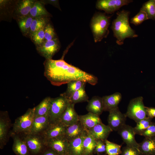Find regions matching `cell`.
<instances>
[{
	"instance_id": "cell-23",
	"label": "cell",
	"mask_w": 155,
	"mask_h": 155,
	"mask_svg": "<svg viewBox=\"0 0 155 155\" xmlns=\"http://www.w3.org/2000/svg\"><path fill=\"white\" fill-rule=\"evenodd\" d=\"M88 102L86 108L89 113L99 116L104 111L102 98L98 96H95L89 100Z\"/></svg>"
},
{
	"instance_id": "cell-12",
	"label": "cell",
	"mask_w": 155,
	"mask_h": 155,
	"mask_svg": "<svg viewBox=\"0 0 155 155\" xmlns=\"http://www.w3.org/2000/svg\"><path fill=\"white\" fill-rule=\"evenodd\" d=\"M107 119L108 125L113 131H118L126 124L127 117L118 107L109 112Z\"/></svg>"
},
{
	"instance_id": "cell-26",
	"label": "cell",
	"mask_w": 155,
	"mask_h": 155,
	"mask_svg": "<svg viewBox=\"0 0 155 155\" xmlns=\"http://www.w3.org/2000/svg\"><path fill=\"white\" fill-rule=\"evenodd\" d=\"M29 15L33 18L42 17H50L51 16L45 9L44 4L41 1L36 0L30 10Z\"/></svg>"
},
{
	"instance_id": "cell-37",
	"label": "cell",
	"mask_w": 155,
	"mask_h": 155,
	"mask_svg": "<svg viewBox=\"0 0 155 155\" xmlns=\"http://www.w3.org/2000/svg\"><path fill=\"white\" fill-rule=\"evenodd\" d=\"M44 33V41L51 40L57 38L54 29L50 22L45 26Z\"/></svg>"
},
{
	"instance_id": "cell-38",
	"label": "cell",
	"mask_w": 155,
	"mask_h": 155,
	"mask_svg": "<svg viewBox=\"0 0 155 155\" xmlns=\"http://www.w3.org/2000/svg\"><path fill=\"white\" fill-rule=\"evenodd\" d=\"M148 19L146 13L140 10L136 15L131 19L130 22L135 25L138 26Z\"/></svg>"
},
{
	"instance_id": "cell-14",
	"label": "cell",
	"mask_w": 155,
	"mask_h": 155,
	"mask_svg": "<svg viewBox=\"0 0 155 155\" xmlns=\"http://www.w3.org/2000/svg\"><path fill=\"white\" fill-rule=\"evenodd\" d=\"M66 127L59 120L51 122L41 135L44 140L64 135Z\"/></svg>"
},
{
	"instance_id": "cell-24",
	"label": "cell",
	"mask_w": 155,
	"mask_h": 155,
	"mask_svg": "<svg viewBox=\"0 0 155 155\" xmlns=\"http://www.w3.org/2000/svg\"><path fill=\"white\" fill-rule=\"evenodd\" d=\"M86 135L78 137L69 141L70 155H83V142Z\"/></svg>"
},
{
	"instance_id": "cell-22",
	"label": "cell",
	"mask_w": 155,
	"mask_h": 155,
	"mask_svg": "<svg viewBox=\"0 0 155 155\" xmlns=\"http://www.w3.org/2000/svg\"><path fill=\"white\" fill-rule=\"evenodd\" d=\"M79 121L86 131L102 123L99 116L89 112L84 115H79Z\"/></svg>"
},
{
	"instance_id": "cell-11",
	"label": "cell",
	"mask_w": 155,
	"mask_h": 155,
	"mask_svg": "<svg viewBox=\"0 0 155 155\" xmlns=\"http://www.w3.org/2000/svg\"><path fill=\"white\" fill-rule=\"evenodd\" d=\"M60 44L57 38L51 40L45 41L40 45L36 46L38 53L46 59H51L59 50Z\"/></svg>"
},
{
	"instance_id": "cell-7",
	"label": "cell",
	"mask_w": 155,
	"mask_h": 155,
	"mask_svg": "<svg viewBox=\"0 0 155 155\" xmlns=\"http://www.w3.org/2000/svg\"><path fill=\"white\" fill-rule=\"evenodd\" d=\"M69 102L62 94L55 98H51L48 116L50 123L58 120L66 109Z\"/></svg>"
},
{
	"instance_id": "cell-16",
	"label": "cell",
	"mask_w": 155,
	"mask_h": 155,
	"mask_svg": "<svg viewBox=\"0 0 155 155\" xmlns=\"http://www.w3.org/2000/svg\"><path fill=\"white\" fill-rule=\"evenodd\" d=\"M113 131L108 125H105L102 123L98 124L87 130V133L95 140L104 141L107 140L109 135Z\"/></svg>"
},
{
	"instance_id": "cell-42",
	"label": "cell",
	"mask_w": 155,
	"mask_h": 155,
	"mask_svg": "<svg viewBox=\"0 0 155 155\" xmlns=\"http://www.w3.org/2000/svg\"><path fill=\"white\" fill-rule=\"evenodd\" d=\"M146 110L147 117L152 119L155 118V108L146 106Z\"/></svg>"
},
{
	"instance_id": "cell-36",
	"label": "cell",
	"mask_w": 155,
	"mask_h": 155,
	"mask_svg": "<svg viewBox=\"0 0 155 155\" xmlns=\"http://www.w3.org/2000/svg\"><path fill=\"white\" fill-rule=\"evenodd\" d=\"M29 36L36 47L40 45L44 42V28L34 32Z\"/></svg>"
},
{
	"instance_id": "cell-34",
	"label": "cell",
	"mask_w": 155,
	"mask_h": 155,
	"mask_svg": "<svg viewBox=\"0 0 155 155\" xmlns=\"http://www.w3.org/2000/svg\"><path fill=\"white\" fill-rule=\"evenodd\" d=\"M152 119L147 117L137 123L135 127H133L135 134L140 135L152 123Z\"/></svg>"
},
{
	"instance_id": "cell-3",
	"label": "cell",
	"mask_w": 155,
	"mask_h": 155,
	"mask_svg": "<svg viewBox=\"0 0 155 155\" xmlns=\"http://www.w3.org/2000/svg\"><path fill=\"white\" fill-rule=\"evenodd\" d=\"M110 18L105 13L99 12L95 13L92 17L90 27L95 42L101 41L108 35Z\"/></svg>"
},
{
	"instance_id": "cell-15",
	"label": "cell",
	"mask_w": 155,
	"mask_h": 155,
	"mask_svg": "<svg viewBox=\"0 0 155 155\" xmlns=\"http://www.w3.org/2000/svg\"><path fill=\"white\" fill-rule=\"evenodd\" d=\"M123 141L127 146L133 147L138 150L139 144L136 141V135L133 127L125 124L118 131Z\"/></svg>"
},
{
	"instance_id": "cell-27",
	"label": "cell",
	"mask_w": 155,
	"mask_h": 155,
	"mask_svg": "<svg viewBox=\"0 0 155 155\" xmlns=\"http://www.w3.org/2000/svg\"><path fill=\"white\" fill-rule=\"evenodd\" d=\"M51 98L47 97L35 107L34 117L48 115L50 108Z\"/></svg>"
},
{
	"instance_id": "cell-8",
	"label": "cell",
	"mask_w": 155,
	"mask_h": 155,
	"mask_svg": "<svg viewBox=\"0 0 155 155\" xmlns=\"http://www.w3.org/2000/svg\"><path fill=\"white\" fill-rule=\"evenodd\" d=\"M46 148L51 149L60 155H70L69 141L64 135L44 139Z\"/></svg>"
},
{
	"instance_id": "cell-10",
	"label": "cell",
	"mask_w": 155,
	"mask_h": 155,
	"mask_svg": "<svg viewBox=\"0 0 155 155\" xmlns=\"http://www.w3.org/2000/svg\"><path fill=\"white\" fill-rule=\"evenodd\" d=\"M132 0H98L96 7L98 9L104 11L107 14H112L122 7L133 2Z\"/></svg>"
},
{
	"instance_id": "cell-20",
	"label": "cell",
	"mask_w": 155,
	"mask_h": 155,
	"mask_svg": "<svg viewBox=\"0 0 155 155\" xmlns=\"http://www.w3.org/2000/svg\"><path fill=\"white\" fill-rule=\"evenodd\" d=\"M50 123L48 115L35 117L30 133L41 134Z\"/></svg>"
},
{
	"instance_id": "cell-35",
	"label": "cell",
	"mask_w": 155,
	"mask_h": 155,
	"mask_svg": "<svg viewBox=\"0 0 155 155\" xmlns=\"http://www.w3.org/2000/svg\"><path fill=\"white\" fill-rule=\"evenodd\" d=\"M105 142L106 152L108 155H119L121 153L120 145L110 142L107 140Z\"/></svg>"
},
{
	"instance_id": "cell-2",
	"label": "cell",
	"mask_w": 155,
	"mask_h": 155,
	"mask_svg": "<svg viewBox=\"0 0 155 155\" xmlns=\"http://www.w3.org/2000/svg\"><path fill=\"white\" fill-rule=\"evenodd\" d=\"M116 14L117 17L112 22L111 28L116 39V43L121 45L123 44L125 39L136 38L138 35L130 26L129 11L123 10Z\"/></svg>"
},
{
	"instance_id": "cell-39",
	"label": "cell",
	"mask_w": 155,
	"mask_h": 155,
	"mask_svg": "<svg viewBox=\"0 0 155 155\" xmlns=\"http://www.w3.org/2000/svg\"><path fill=\"white\" fill-rule=\"evenodd\" d=\"M145 137H155V122H152L150 125L141 134Z\"/></svg>"
},
{
	"instance_id": "cell-9",
	"label": "cell",
	"mask_w": 155,
	"mask_h": 155,
	"mask_svg": "<svg viewBox=\"0 0 155 155\" xmlns=\"http://www.w3.org/2000/svg\"><path fill=\"white\" fill-rule=\"evenodd\" d=\"M11 120L7 111H1L0 113V148H3L10 136L11 126Z\"/></svg>"
},
{
	"instance_id": "cell-32",
	"label": "cell",
	"mask_w": 155,
	"mask_h": 155,
	"mask_svg": "<svg viewBox=\"0 0 155 155\" xmlns=\"http://www.w3.org/2000/svg\"><path fill=\"white\" fill-rule=\"evenodd\" d=\"M86 82L80 80L71 81L67 84L66 91L62 93L67 98L76 91L86 85Z\"/></svg>"
},
{
	"instance_id": "cell-40",
	"label": "cell",
	"mask_w": 155,
	"mask_h": 155,
	"mask_svg": "<svg viewBox=\"0 0 155 155\" xmlns=\"http://www.w3.org/2000/svg\"><path fill=\"white\" fill-rule=\"evenodd\" d=\"M139 152L137 149L127 146L121 153L122 155H139Z\"/></svg>"
},
{
	"instance_id": "cell-6",
	"label": "cell",
	"mask_w": 155,
	"mask_h": 155,
	"mask_svg": "<svg viewBox=\"0 0 155 155\" xmlns=\"http://www.w3.org/2000/svg\"><path fill=\"white\" fill-rule=\"evenodd\" d=\"M20 135L26 143L30 155H40L46 148L44 139L41 134L28 133Z\"/></svg>"
},
{
	"instance_id": "cell-43",
	"label": "cell",
	"mask_w": 155,
	"mask_h": 155,
	"mask_svg": "<svg viewBox=\"0 0 155 155\" xmlns=\"http://www.w3.org/2000/svg\"><path fill=\"white\" fill-rule=\"evenodd\" d=\"M44 4H51L61 10L59 5V1L58 0H49L40 1Z\"/></svg>"
},
{
	"instance_id": "cell-17",
	"label": "cell",
	"mask_w": 155,
	"mask_h": 155,
	"mask_svg": "<svg viewBox=\"0 0 155 155\" xmlns=\"http://www.w3.org/2000/svg\"><path fill=\"white\" fill-rule=\"evenodd\" d=\"M74 104L69 102L67 106L58 120L66 127L79 121V116L74 108Z\"/></svg>"
},
{
	"instance_id": "cell-29",
	"label": "cell",
	"mask_w": 155,
	"mask_h": 155,
	"mask_svg": "<svg viewBox=\"0 0 155 155\" xmlns=\"http://www.w3.org/2000/svg\"><path fill=\"white\" fill-rule=\"evenodd\" d=\"M49 18L42 17L33 18L29 36L37 31L44 28L46 25L49 22Z\"/></svg>"
},
{
	"instance_id": "cell-1",
	"label": "cell",
	"mask_w": 155,
	"mask_h": 155,
	"mask_svg": "<svg viewBox=\"0 0 155 155\" xmlns=\"http://www.w3.org/2000/svg\"><path fill=\"white\" fill-rule=\"evenodd\" d=\"M44 65V76L54 86H59L74 80L84 81L92 85L98 82L96 77L69 64L63 59H46Z\"/></svg>"
},
{
	"instance_id": "cell-13",
	"label": "cell",
	"mask_w": 155,
	"mask_h": 155,
	"mask_svg": "<svg viewBox=\"0 0 155 155\" xmlns=\"http://www.w3.org/2000/svg\"><path fill=\"white\" fill-rule=\"evenodd\" d=\"M36 0L18 1L14 4L12 16L16 20L29 15L30 10Z\"/></svg>"
},
{
	"instance_id": "cell-25",
	"label": "cell",
	"mask_w": 155,
	"mask_h": 155,
	"mask_svg": "<svg viewBox=\"0 0 155 155\" xmlns=\"http://www.w3.org/2000/svg\"><path fill=\"white\" fill-rule=\"evenodd\" d=\"M138 150L145 154H155V137H145L143 141L139 144Z\"/></svg>"
},
{
	"instance_id": "cell-30",
	"label": "cell",
	"mask_w": 155,
	"mask_h": 155,
	"mask_svg": "<svg viewBox=\"0 0 155 155\" xmlns=\"http://www.w3.org/2000/svg\"><path fill=\"white\" fill-rule=\"evenodd\" d=\"M33 19L28 15L16 20L20 30L24 36H29Z\"/></svg>"
},
{
	"instance_id": "cell-5",
	"label": "cell",
	"mask_w": 155,
	"mask_h": 155,
	"mask_svg": "<svg viewBox=\"0 0 155 155\" xmlns=\"http://www.w3.org/2000/svg\"><path fill=\"white\" fill-rule=\"evenodd\" d=\"M127 117L136 123L147 117L146 106L143 102V98L139 96L131 99L125 114Z\"/></svg>"
},
{
	"instance_id": "cell-21",
	"label": "cell",
	"mask_w": 155,
	"mask_h": 155,
	"mask_svg": "<svg viewBox=\"0 0 155 155\" xmlns=\"http://www.w3.org/2000/svg\"><path fill=\"white\" fill-rule=\"evenodd\" d=\"M121 94L116 92L112 94L105 96L102 97L104 106V111H108L118 107L122 99Z\"/></svg>"
},
{
	"instance_id": "cell-41",
	"label": "cell",
	"mask_w": 155,
	"mask_h": 155,
	"mask_svg": "<svg viewBox=\"0 0 155 155\" xmlns=\"http://www.w3.org/2000/svg\"><path fill=\"white\" fill-rule=\"evenodd\" d=\"M94 150L98 153H102L106 151L105 141L100 140H97L96 144Z\"/></svg>"
},
{
	"instance_id": "cell-28",
	"label": "cell",
	"mask_w": 155,
	"mask_h": 155,
	"mask_svg": "<svg viewBox=\"0 0 155 155\" xmlns=\"http://www.w3.org/2000/svg\"><path fill=\"white\" fill-rule=\"evenodd\" d=\"M85 86L76 91L67 98L69 102L75 104L76 103L88 102L89 97L85 90Z\"/></svg>"
},
{
	"instance_id": "cell-33",
	"label": "cell",
	"mask_w": 155,
	"mask_h": 155,
	"mask_svg": "<svg viewBox=\"0 0 155 155\" xmlns=\"http://www.w3.org/2000/svg\"><path fill=\"white\" fill-rule=\"evenodd\" d=\"M140 10L146 13L148 19L155 20V2L154 0H150L144 3Z\"/></svg>"
},
{
	"instance_id": "cell-31",
	"label": "cell",
	"mask_w": 155,
	"mask_h": 155,
	"mask_svg": "<svg viewBox=\"0 0 155 155\" xmlns=\"http://www.w3.org/2000/svg\"><path fill=\"white\" fill-rule=\"evenodd\" d=\"M97 140L87 133L83 142V155H89L94 150Z\"/></svg>"
},
{
	"instance_id": "cell-45",
	"label": "cell",
	"mask_w": 155,
	"mask_h": 155,
	"mask_svg": "<svg viewBox=\"0 0 155 155\" xmlns=\"http://www.w3.org/2000/svg\"><path fill=\"white\" fill-rule=\"evenodd\" d=\"M154 2H155V0H154Z\"/></svg>"
},
{
	"instance_id": "cell-18",
	"label": "cell",
	"mask_w": 155,
	"mask_h": 155,
	"mask_svg": "<svg viewBox=\"0 0 155 155\" xmlns=\"http://www.w3.org/2000/svg\"><path fill=\"white\" fill-rule=\"evenodd\" d=\"M87 134V131L79 121L67 127L64 136L69 141H70Z\"/></svg>"
},
{
	"instance_id": "cell-19",
	"label": "cell",
	"mask_w": 155,
	"mask_h": 155,
	"mask_svg": "<svg viewBox=\"0 0 155 155\" xmlns=\"http://www.w3.org/2000/svg\"><path fill=\"white\" fill-rule=\"evenodd\" d=\"M13 140L12 149L17 155H30L26 143L22 136L18 134L11 135Z\"/></svg>"
},
{
	"instance_id": "cell-44",
	"label": "cell",
	"mask_w": 155,
	"mask_h": 155,
	"mask_svg": "<svg viewBox=\"0 0 155 155\" xmlns=\"http://www.w3.org/2000/svg\"><path fill=\"white\" fill-rule=\"evenodd\" d=\"M40 155H60L51 148H46Z\"/></svg>"
},
{
	"instance_id": "cell-4",
	"label": "cell",
	"mask_w": 155,
	"mask_h": 155,
	"mask_svg": "<svg viewBox=\"0 0 155 155\" xmlns=\"http://www.w3.org/2000/svg\"><path fill=\"white\" fill-rule=\"evenodd\" d=\"M35 107L28 109L25 113L17 118L12 125L11 135L30 133L34 118Z\"/></svg>"
}]
</instances>
